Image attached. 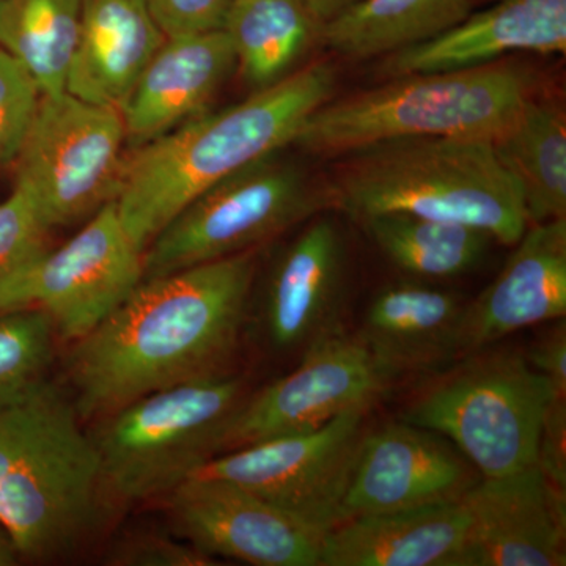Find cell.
I'll return each mask as SVG.
<instances>
[{
  "label": "cell",
  "mask_w": 566,
  "mask_h": 566,
  "mask_svg": "<svg viewBox=\"0 0 566 566\" xmlns=\"http://www.w3.org/2000/svg\"><path fill=\"white\" fill-rule=\"evenodd\" d=\"M233 0H144L166 39L222 31Z\"/></svg>",
  "instance_id": "cell-31"
},
{
  "label": "cell",
  "mask_w": 566,
  "mask_h": 566,
  "mask_svg": "<svg viewBox=\"0 0 566 566\" xmlns=\"http://www.w3.org/2000/svg\"><path fill=\"white\" fill-rule=\"evenodd\" d=\"M281 153L256 159L186 205L145 249L144 279L251 251L322 210L324 191Z\"/></svg>",
  "instance_id": "cell-8"
},
{
  "label": "cell",
  "mask_w": 566,
  "mask_h": 566,
  "mask_svg": "<svg viewBox=\"0 0 566 566\" xmlns=\"http://www.w3.org/2000/svg\"><path fill=\"white\" fill-rule=\"evenodd\" d=\"M566 315V219L532 223L458 327V359ZM457 359V360H458Z\"/></svg>",
  "instance_id": "cell-16"
},
{
  "label": "cell",
  "mask_w": 566,
  "mask_h": 566,
  "mask_svg": "<svg viewBox=\"0 0 566 566\" xmlns=\"http://www.w3.org/2000/svg\"><path fill=\"white\" fill-rule=\"evenodd\" d=\"M222 31L232 44L237 70L253 91L294 73L319 39V25L300 0H233Z\"/></svg>",
  "instance_id": "cell-25"
},
{
  "label": "cell",
  "mask_w": 566,
  "mask_h": 566,
  "mask_svg": "<svg viewBox=\"0 0 566 566\" xmlns=\"http://www.w3.org/2000/svg\"><path fill=\"white\" fill-rule=\"evenodd\" d=\"M234 70L223 31L166 39L118 107L126 147H144L202 114Z\"/></svg>",
  "instance_id": "cell-18"
},
{
  "label": "cell",
  "mask_w": 566,
  "mask_h": 566,
  "mask_svg": "<svg viewBox=\"0 0 566 566\" xmlns=\"http://www.w3.org/2000/svg\"><path fill=\"white\" fill-rule=\"evenodd\" d=\"M114 565L129 566H210L218 565L192 543L175 542L169 536L140 534L125 539L114 549Z\"/></svg>",
  "instance_id": "cell-32"
},
{
  "label": "cell",
  "mask_w": 566,
  "mask_h": 566,
  "mask_svg": "<svg viewBox=\"0 0 566 566\" xmlns=\"http://www.w3.org/2000/svg\"><path fill=\"white\" fill-rule=\"evenodd\" d=\"M243 389L234 376H212L156 390L103 417L93 438L103 488L125 502L172 493L218 457Z\"/></svg>",
  "instance_id": "cell-7"
},
{
  "label": "cell",
  "mask_w": 566,
  "mask_h": 566,
  "mask_svg": "<svg viewBox=\"0 0 566 566\" xmlns=\"http://www.w3.org/2000/svg\"><path fill=\"white\" fill-rule=\"evenodd\" d=\"M255 249L142 279L91 334L69 374L77 415L106 417L167 387L227 375L255 279Z\"/></svg>",
  "instance_id": "cell-1"
},
{
  "label": "cell",
  "mask_w": 566,
  "mask_h": 566,
  "mask_svg": "<svg viewBox=\"0 0 566 566\" xmlns=\"http://www.w3.org/2000/svg\"><path fill=\"white\" fill-rule=\"evenodd\" d=\"M334 85L329 63H314L132 150L114 202L137 249L145 252L186 205L216 182L294 144L308 117L331 102Z\"/></svg>",
  "instance_id": "cell-2"
},
{
  "label": "cell",
  "mask_w": 566,
  "mask_h": 566,
  "mask_svg": "<svg viewBox=\"0 0 566 566\" xmlns=\"http://www.w3.org/2000/svg\"><path fill=\"white\" fill-rule=\"evenodd\" d=\"M41 99L29 71L0 48V166L14 163Z\"/></svg>",
  "instance_id": "cell-30"
},
{
  "label": "cell",
  "mask_w": 566,
  "mask_h": 566,
  "mask_svg": "<svg viewBox=\"0 0 566 566\" xmlns=\"http://www.w3.org/2000/svg\"><path fill=\"white\" fill-rule=\"evenodd\" d=\"M102 490L95 442L54 387L44 382L0 409V527L20 556L50 558L77 546Z\"/></svg>",
  "instance_id": "cell-4"
},
{
  "label": "cell",
  "mask_w": 566,
  "mask_h": 566,
  "mask_svg": "<svg viewBox=\"0 0 566 566\" xmlns=\"http://www.w3.org/2000/svg\"><path fill=\"white\" fill-rule=\"evenodd\" d=\"M461 501L469 516L461 566L566 565L565 491L538 464L482 476Z\"/></svg>",
  "instance_id": "cell-15"
},
{
  "label": "cell",
  "mask_w": 566,
  "mask_h": 566,
  "mask_svg": "<svg viewBox=\"0 0 566 566\" xmlns=\"http://www.w3.org/2000/svg\"><path fill=\"white\" fill-rule=\"evenodd\" d=\"M164 41L144 0H82L65 92L120 107Z\"/></svg>",
  "instance_id": "cell-22"
},
{
  "label": "cell",
  "mask_w": 566,
  "mask_h": 566,
  "mask_svg": "<svg viewBox=\"0 0 566 566\" xmlns=\"http://www.w3.org/2000/svg\"><path fill=\"white\" fill-rule=\"evenodd\" d=\"M521 51L565 54L566 0H497L436 39L389 55L386 73L476 69Z\"/></svg>",
  "instance_id": "cell-19"
},
{
  "label": "cell",
  "mask_w": 566,
  "mask_h": 566,
  "mask_svg": "<svg viewBox=\"0 0 566 566\" xmlns=\"http://www.w3.org/2000/svg\"><path fill=\"white\" fill-rule=\"evenodd\" d=\"M52 333L50 316L39 308L0 315V409L21 403L46 382Z\"/></svg>",
  "instance_id": "cell-28"
},
{
  "label": "cell",
  "mask_w": 566,
  "mask_h": 566,
  "mask_svg": "<svg viewBox=\"0 0 566 566\" xmlns=\"http://www.w3.org/2000/svg\"><path fill=\"white\" fill-rule=\"evenodd\" d=\"M167 497L186 542L212 558L319 566L324 534L237 483L191 476Z\"/></svg>",
  "instance_id": "cell-13"
},
{
  "label": "cell",
  "mask_w": 566,
  "mask_h": 566,
  "mask_svg": "<svg viewBox=\"0 0 566 566\" xmlns=\"http://www.w3.org/2000/svg\"><path fill=\"white\" fill-rule=\"evenodd\" d=\"M144 279V252L133 243L114 200L80 233L31 264L0 293V315L39 308L65 340L99 326Z\"/></svg>",
  "instance_id": "cell-10"
},
{
  "label": "cell",
  "mask_w": 566,
  "mask_h": 566,
  "mask_svg": "<svg viewBox=\"0 0 566 566\" xmlns=\"http://www.w3.org/2000/svg\"><path fill=\"white\" fill-rule=\"evenodd\" d=\"M300 2L307 10V13L311 14L312 20L322 29L324 24L335 20L344 11L356 6L359 0H300Z\"/></svg>",
  "instance_id": "cell-35"
},
{
  "label": "cell",
  "mask_w": 566,
  "mask_h": 566,
  "mask_svg": "<svg viewBox=\"0 0 566 566\" xmlns=\"http://www.w3.org/2000/svg\"><path fill=\"white\" fill-rule=\"evenodd\" d=\"M381 87L324 103L294 144L323 156L408 137L497 139L531 98L516 70L476 69L392 77Z\"/></svg>",
  "instance_id": "cell-5"
},
{
  "label": "cell",
  "mask_w": 566,
  "mask_h": 566,
  "mask_svg": "<svg viewBox=\"0 0 566 566\" xmlns=\"http://www.w3.org/2000/svg\"><path fill=\"white\" fill-rule=\"evenodd\" d=\"M536 464L558 490H566V397H554L539 434Z\"/></svg>",
  "instance_id": "cell-33"
},
{
  "label": "cell",
  "mask_w": 566,
  "mask_h": 566,
  "mask_svg": "<svg viewBox=\"0 0 566 566\" xmlns=\"http://www.w3.org/2000/svg\"><path fill=\"white\" fill-rule=\"evenodd\" d=\"M367 412L354 409L316 430L222 453L192 476L237 483L326 534L340 523L346 490L368 431Z\"/></svg>",
  "instance_id": "cell-11"
},
{
  "label": "cell",
  "mask_w": 566,
  "mask_h": 566,
  "mask_svg": "<svg viewBox=\"0 0 566 566\" xmlns=\"http://www.w3.org/2000/svg\"><path fill=\"white\" fill-rule=\"evenodd\" d=\"M480 479L475 465L446 436L405 420L387 423L364 436L340 523L461 501Z\"/></svg>",
  "instance_id": "cell-14"
},
{
  "label": "cell",
  "mask_w": 566,
  "mask_h": 566,
  "mask_svg": "<svg viewBox=\"0 0 566 566\" xmlns=\"http://www.w3.org/2000/svg\"><path fill=\"white\" fill-rule=\"evenodd\" d=\"M463 501L353 517L323 536L319 566H461Z\"/></svg>",
  "instance_id": "cell-20"
},
{
  "label": "cell",
  "mask_w": 566,
  "mask_h": 566,
  "mask_svg": "<svg viewBox=\"0 0 566 566\" xmlns=\"http://www.w3.org/2000/svg\"><path fill=\"white\" fill-rule=\"evenodd\" d=\"M50 232L28 193L14 186L0 202V293L48 251Z\"/></svg>",
  "instance_id": "cell-29"
},
{
  "label": "cell",
  "mask_w": 566,
  "mask_h": 566,
  "mask_svg": "<svg viewBox=\"0 0 566 566\" xmlns=\"http://www.w3.org/2000/svg\"><path fill=\"white\" fill-rule=\"evenodd\" d=\"M346 244L337 223L318 218L282 252L268 281L263 319L281 352H305L344 329Z\"/></svg>",
  "instance_id": "cell-17"
},
{
  "label": "cell",
  "mask_w": 566,
  "mask_h": 566,
  "mask_svg": "<svg viewBox=\"0 0 566 566\" xmlns=\"http://www.w3.org/2000/svg\"><path fill=\"white\" fill-rule=\"evenodd\" d=\"M18 557H20V554H18L17 547H14L7 532L0 527V566L17 565Z\"/></svg>",
  "instance_id": "cell-36"
},
{
  "label": "cell",
  "mask_w": 566,
  "mask_h": 566,
  "mask_svg": "<svg viewBox=\"0 0 566 566\" xmlns=\"http://www.w3.org/2000/svg\"><path fill=\"white\" fill-rule=\"evenodd\" d=\"M457 363L412 397L401 420L446 436L482 476L536 464L553 385L520 349L491 345Z\"/></svg>",
  "instance_id": "cell-6"
},
{
  "label": "cell",
  "mask_w": 566,
  "mask_h": 566,
  "mask_svg": "<svg viewBox=\"0 0 566 566\" xmlns=\"http://www.w3.org/2000/svg\"><path fill=\"white\" fill-rule=\"evenodd\" d=\"M126 148L118 107L70 95H41L20 155L14 186L50 229L95 214L117 196Z\"/></svg>",
  "instance_id": "cell-9"
},
{
  "label": "cell",
  "mask_w": 566,
  "mask_h": 566,
  "mask_svg": "<svg viewBox=\"0 0 566 566\" xmlns=\"http://www.w3.org/2000/svg\"><path fill=\"white\" fill-rule=\"evenodd\" d=\"M474 0H359L319 29V40L344 57L392 55L436 39L472 10Z\"/></svg>",
  "instance_id": "cell-24"
},
{
  "label": "cell",
  "mask_w": 566,
  "mask_h": 566,
  "mask_svg": "<svg viewBox=\"0 0 566 566\" xmlns=\"http://www.w3.org/2000/svg\"><path fill=\"white\" fill-rule=\"evenodd\" d=\"M327 205L356 221L386 212L464 223L515 245L528 227L515 180L491 140L408 137L342 155Z\"/></svg>",
  "instance_id": "cell-3"
},
{
  "label": "cell",
  "mask_w": 566,
  "mask_h": 566,
  "mask_svg": "<svg viewBox=\"0 0 566 566\" xmlns=\"http://www.w3.org/2000/svg\"><path fill=\"white\" fill-rule=\"evenodd\" d=\"M82 0H0V48L29 71L41 95L65 92Z\"/></svg>",
  "instance_id": "cell-27"
},
{
  "label": "cell",
  "mask_w": 566,
  "mask_h": 566,
  "mask_svg": "<svg viewBox=\"0 0 566 566\" xmlns=\"http://www.w3.org/2000/svg\"><path fill=\"white\" fill-rule=\"evenodd\" d=\"M392 381L357 334L337 331L308 346L292 374L243 398L223 424L218 455L316 430L354 409L370 411Z\"/></svg>",
  "instance_id": "cell-12"
},
{
  "label": "cell",
  "mask_w": 566,
  "mask_h": 566,
  "mask_svg": "<svg viewBox=\"0 0 566 566\" xmlns=\"http://www.w3.org/2000/svg\"><path fill=\"white\" fill-rule=\"evenodd\" d=\"M359 222L395 268L420 279L469 273L495 243L475 227L403 212L368 216Z\"/></svg>",
  "instance_id": "cell-26"
},
{
  "label": "cell",
  "mask_w": 566,
  "mask_h": 566,
  "mask_svg": "<svg viewBox=\"0 0 566 566\" xmlns=\"http://www.w3.org/2000/svg\"><path fill=\"white\" fill-rule=\"evenodd\" d=\"M491 144L520 188L528 226L566 219V118L560 107L528 98Z\"/></svg>",
  "instance_id": "cell-23"
},
{
  "label": "cell",
  "mask_w": 566,
  "mask_h": 566,
  "mask_svg": "<svg viewBox=\"0 0 566 566\" xmlns=\"http://www.w3.org/2000/svg\"><path fill=\"white\" fill-rule=\"evenodd\" d=\"M464 305L446 290L392 283L375 294L357 337L394 379L430 374L457 363Z\"/></svg>",
  "instance_id": "cell-21"
},
{
  "label": "cell",
  "mask_w": 566,
  "mask_h": 566,
  "mask_svg": "<svg viewBox=\"0 0 566 566\" xmlns=\"http://www.w3.org/2000/svg\"><path fill=\"white\" fill-rule=\"evenodd\" d=\"M526 353L527 363L545 376L560 397H566V323L556 319Z\"/></svg>",
  "instance_id": "cell-34"
}]
</instances>
